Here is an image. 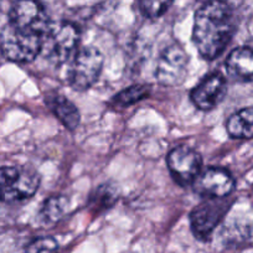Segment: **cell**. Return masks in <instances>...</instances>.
Wrapping results in <instances>:
<instances>
[{
    "mask_svg": "<svg viewBox=\"0 0 253 253\" xmlns=\"http://www.w3.org/2000/svg\"><path fill=\"white\" fill-rule=\"evenodd\" d=\"M226 70L233 79L248 81L253 80V50L250 47H237L226 58Z\"/></svg>",
    "mask_w": 253,
    "mask_h": 253,
    "instance_id": "cell-13",
    "label": "cell"
},
{
    "mask_svg": "<svg viewBox=\"0 0 253 253\" xmlns=\"http://www.w3.org/2000/svg\"><path fill=\"white\" fill-rule=\"evenodd\" d=\"M119 198V190L117 185L107 182L102 184L94 190L89 199V209L94 212H102L113 208Z\"/></svg>",
    "mask_w": 253,
    "mask_h": 253,
    "instance_id": "cell-15",
    "label": "cell"
},
{
    "mask_svg": "<svg viewBox=\"0 0 253 253\" xmlns=\"http://www.w3.org/2000/svg\"><path fill=\"white\" fill-rule=\"evenodd\" d=\"M225 199V198H223ZM226 204L222 199H206L190 213V227L199 241H210L213 231L226 213Z\"/></svg>",
    "mask_w": 253,
    "mask_h": 253,
    "instance_id": "cell-8",
    "label": "cell"
},
{
    "mask_svg": "<svg viewBox=\"0 0 253 253\" xmlns=\"http://www.w3.org/2000/svg\"><path fill=\"white\" fill-rule=\"evenodd\" d=\"M41 176L28 167L0 168V203L14 204L33 198L39 190Z\"/></svg>",
    "mask_w": 253,
    "mask_h": 253,
    "instance_id": "cell-2",
    "label": "cell"
},
{
    "mask_svg": "<svg viewBox=\"0 0 253 253\" xmlns=\"http://www.w3.org/2000/svg\"><path fill=\"white\" fill-rule=\"evenodd\" d=\"M194 191L206 199H223L235 190L236 182L227 169L218 167L201 170L193 184Z\"/></svg>",
    "mask_w": 253,
    "mask_h": 253,
    "instance_id": "cell-10",
    "label": "cell"
},
{
    "mask_svg": "<svg viewBox=\"0 0 253 253\" xmlns=\"http://www.w3.org/2000/svg\"><path fill=\"white\" fill-rule=\"evenodd\" d=\"M189 56L177 42L168 45L159 53L155 65V79L163 86L174 87L184 81Z\"/></svg>",
    "mask_w": 253,
    "mask_h": 253,
    "instance_id": "cell-6",
    "label": "cell"
},
{
    "mask_svg": "<svg viewBox=\"0 0 253 253\" xmlns=\"http://www.w3.org/2000/svg\"><path fill=\"white\" fill-rule=\"evenodd\" d=\"M43 38L26 33L10 23L0 31V51L6 60L28 63L35 60L42 50Z\"/></svg>",
    "mask_w": 253,
    "mask_h": 253,
    "instance_id": "cell-3",
    "label": "cell"
},
{
    "mask_svg": "<svg viewBox=\"0 0 253 253\" xmlns=\"http://www.w3.org/2000/svg\"><path fill=\"white\" fill-rule=\"evenodd\" d=\"M26 253H58V245L52 237H39L28 246Z\"/></svg>",
    "mask_w": 253,
    "mask_h": 253,
    "instance_id": "cell-19",
    "label": "cell"
},
{
    "mask_svg": "<svg viewBox=\"0 0 253 253\" xmlns=\"http://www.w3.org/2000/svg\"><path fill=\"white\" fill-rule=\"evenodd\" d=\"M226 129L231 138L252 139L253 138V107L240 109L228 118Z\"/></svg>",
    "mask_w": 253,
    "mask_h": 253,
    "instance_id": "cell-14",
    "label": "cell"
},
{
    "mask_svg": "<svg viewBox=\"0 0 253 253\" xmlns=\"http://www.w3.org/2000/svg\"><path fill=\"white\" fill-rule=\"evenodd\" d=\"M150 86L148 84H133L128 88L123 89L119 93H117L109 102V106L113 108L121 109L130 107L143 99L148 98L150 94Z\"/></svg>",
    "mask_w": 253,
    "mask_h": 253,
    "instance_id": "cell-17",
    "label": "cell"
},
{
    "mask_svg": "<svg viewBox=\"0 0 253 253\" xmlns=\"http://www.w3.org/2000/svg\"><path fill=\"white\" fill-rule=\"evenodd\" d=\"M233 33V11L225 0H209L195 13L193 42L205 60H215L222 55Z\"/></svg>",
    "mask_w": 253,
    "mask_h": 253,
    "instance_id": "cell-1",
    "label": "cell"
},
{
    "mask_svg": "<svg viewBox=\"0 0 253 253\" xmlns=\"http://www.w3.org/2000/svg\"><path fill=\"white\" fill-rule=\"evenodd\" d=\"M70 200L65 195H53L46 199L40 210V218L45 225H53L66 215Z\"/></svg>",
    "mask_w": 253,
    "mask_h": 253,
    "instance_id": "cell-16",
    "label": "cell"
},
{
    "mask_svg": "<svg viewBox=\"0 0 253 253\" xmlns=\"http://www.w3.org/2000/svg\"><path fill=\"white\" fill-rule=\"evenodd\" d=\"M227 93V82L221 72L208 75L190 93V99L200 111H211L222 102Z\"/></svg>",
    "mask_w": 253,
    "mask_h": 253,
    "instance_id": "cell-11",
    "label": "cell"
},
{
    "mask_svg": "<svg viewBox=\"0 0 253 253\" xmlns=\"http://www.w3.org/2000/svg\"><path fill=\"white\" fill-rule=\"evenodd\" d=\"M174 0H138L139 10L145 18L157 19L164 15Z\"/></svg>",
    "mask_w": 253,
    "mask_h": 253,
    "instance_id": "cell-18",
    "label": "cell"
},
{
    "mask_svg": "<svg viewBox=\"0 0 253 253\" xmlns=\"http://www.w3.org/2000/svg\"><path fill=\"white\" fill-rule=\"evenodd\" d=\"M167 164L174 181L180 186H187L200 174L203 157L193 148L180 145L168 154Z\"/></svg>",
    "mask_w": 253,
    "mask_h": 253,
    "instance_id": "cell-9",
    "label": "cell"
},
{
    "mask_svg": "<svg viewBox=\"0 0 253 253\" xmlns=\"http://www.w3.org/2000/svg\"><path fill=\"white\" fill-rule=\"evenodd\" d=\"M46 104L52 111L56 118L69 130H75L81 122V114L77 107L69 98L60 93H48Z\"/></svg>",
    "mask_w": 253,
    "mask_h": 253,
    "instance_id": "cell-12",
    "label": "cell"
},
{
    "mask_svg": "<svg viewBox=\"0 0 253 253\" xmlns=\"http://www.w3.org/2000/svg\"><path fill=\"white\" fill-rule=\"evenodd\" d=\"M80 42V30L72 23H60L51 25L42 41L41 53L53 65H62L77 52Z\"/></svg>",
    "mask_w": 253,
    "mask_h": 253,
    "instance_id": "cell-4",
    "label": "cell"
},
{
    "mask_svg": "<svg viewBox=\"0 0 253 253\" xmlns=\"http://www.w3.org/2000/svg\"><path fill=\"white\" fill-rule=\"evenodd\" d=\"M10 24L41 38H45L52 25L45 6L38 0H18L10 10Z\"/></svg>",
    "mask_w": 253,
    "mask_h": 253,
    "instance_id": "cell-7",
    "label": "cell"
},
{
    "mask_svg": "<svg viewBox=\"0 0 253 253\" xmlns=\"http://www.w3.org/2000/svg\"><path fill=\"white\" fill-rule=\"evenodd\" d=\"M104 56L94 46H86L75 53L69 71V84L75 91L84 92L98 81L103 70Z\"/></svg>",
    "mask_w": 253,
    "mask_h": 253,
    "instance_id": "cell-5",
    "label": "cell"
}]
</instances>
